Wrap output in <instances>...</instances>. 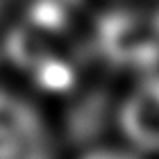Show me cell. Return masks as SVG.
I'll use <instances>...</instances> for the list:
<instances>
[{
	"label": "cell",
	"instance_id": "obj_4",
	"mask_svg": "<svg viewBox=\"0 0 159 159\" xmlns=\"http://www.w3.org/2000/svg\"><path fill=\"white\" fill-rule=\"evenodd\" d=\"M5 55L11 64H16L18 68H27L32 70L41 59H46L50 52L46 39H43V32L32 27L30 23L14 27V30L7 34L5 39Z\"/></svg>",
	"mask_w": 159,
	"mask_h": 159
},
{
	"label": "cell",
	"instance_id": "obj_8",
	"mask_svg": "<svg viewBox=\"0 0 159 159\" xmlns=\"http://www.w3.org/2000/svg\"><path fill=\"white\" fill-rule=\"evenodd\" d=\"M7 2H9V0H0V11H2V7H5Z\"/></svg>",
	"mask_w": 159,
	"mask_h": 159
},
{
	"label": "cell",
	"instance_id": "obj_5",
	"mask_svg": "<svg viewBox=\"0 0 159 159\" xmlns=\"http://www.w3.org/2000/svg\"><path fill=\"white\" fill-rule=\"evenodd\" d=\"M34 82H37L41 89L52 91V93H61L68 91L70 86L75 84V70L73 66H68L64 59L55 55H48L46 59H41L37 66L32 68Z\"/></svg>",
	"mask_w": 159,
	"mask_h": 159
},
{
	"label": "cell",
	"instance_id": "obj_3",
	"mask_svg": "<svg viewBox=\"0 0 159 159\" xmlns=\"http://www.w3.org/2000/svg\"><path fill=\"white\" fill-rule=\"evenodd\" d=\"M118 123L129 143L141 150H159V77L129 93L118 111Z\"/></svg>",
	"mask_w": 159,
	"mask_h": 159
},
{
	"label": "cell",
	"instance_id": "obj_6",
	"mask_svg": "<svg viewBox=\"0 0 159 159\" xmlns=\"http://www.w3.org/2000/svg\"><path fill=\"white\" fill-rule=\"evenodd\" d=\"M68 7L64 0H34L27 9V23L43 34L64 32L68 25Z\"/></svg>",
	"mask_w": 159,
	"mask_h": 159
},
{
	"label": "cell",
	"instance_id": "obj_7",
	"mask_svg": "<svg viewBox=\"0 0 159 159\" xmlns=\"http://www.w3.org/2000/svg\"><path fill=\"white\" fill-rule=\"evenodd\" d=\"M84 159H134L125 152H116V150H96V152L86 155Z\"/></svg>",
	"mask_w": 159,
	"mask_h": 159
},
{
	"label": "cell",
	"instance_id": "obj_1",
	"mask_svg": "<svg viewBox=\"0 0 159 159\" xmlns=\"http://www.w3.org/2000/svg\"><path fill=\"white\" fill-rule=\"evenodd\" d=\"M98 48L118 66L150 68L159 61V27L132 11H114L98 25Z\"/></svg>",
	"mask_w": 159,
	"mask_h": 159
},
{
	"label": "cell",
	"instance_id": "obj_9",
	"mask_svg": "<svg viewBox=\"0 0 159 159\" xmlns=\"http://www.w3.org/2000/svg\"><path fill=\"white\" fill-rule=\"evenodd\" d=\"M155 23H157V27H159V16H157V18H155Z\"/></svg>",
	"mask_w": 159,
	"mask_h": 159
},
{
	"label": "cell",
	"instance_id": "obj_2",
	"mask_svg": "<svg viewBox=\"0 0 159 159\" xmlns=\"http://www.w3.org/2000/svg\"><path fill=\"white\" fill-rule=\"evenodd\" d=\"M0 159H52V141L37 107L0 89Z\"/></svg>",
	"mask_w": 159,
	"mask_h": 159
}]
</instances>
